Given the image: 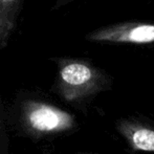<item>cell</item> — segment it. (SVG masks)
<instances>
[{
	"label": "cell",
	"instance_id": "obj_1",
	"mask_svg": "<svg viewBox=\"0 0 154 154\" xmlns=\"http://www.w3.org/2000/svg\"><path fill=\"white\" fill-rule=\"evenodd\" d=\"M57 78L53 90L67 105L87 113L88 107L100 93L110 90L112 77L88 59H56Z\"/></svg>",
	"mask_w": 154,
	"mask_h": 154
},
{
	"label": "cell",
	"instance_id": "obj_2",
	"mask_svg": "<svg viewBox=\"0 0 154 154\" xmlns=\"http://www.w3.org/2000/svg\"><path fill=\"white\" fill-rule=\"evenodd\" d=\"M5 119L17 134L32 140H51L77 129L72 114L41 97L19 99Z\"/></svg>",
	"mask_w": 154,
	"mask_h": 154
},
{
	"label": "cell",
	"instance_id": "obj_3",
	"mask_svg": "<svg viewBox=\"0 0 154 154\" xmlns=\"http://www.w3.org/2000/svg\"><path fill=\"white\" fill-rule=\"evenodd\" d=\"M86 40L95 44L154 48V21L127 20L111 23L88 32Z\"/></svg>",
	"mask_w": 154,
	"mask_h": 154
},
{
	"label": "cell",
	"instance_id": "obj_4",
	"mask_svg": "<svg viewBox=\"0 0 154 154\" xmlns=\"http://www.w3.org/2000/svg\"><path fill=\"white\" fill-rule=\"evenodd\" d=\"M116 129L134 151L154 153V121L143 114L120 118Z\"/></svg>",
	"mask_w": 154,
	"mask_h": 154
},
{
	"label": "cell",
	"instance_id": "obj_5",
	"mask_svg": "<svg viewBox=\"0 0 154 154\" xmlns=\"http://www.w3.org/2000/svg\"><path fill=\"white\" fill-rule=\"evenodd\" d=\"M22 0H0V49L8 43L17 23Z\"/></svg>",
	"mask_w": 154,
	"mask_h": 154
},
{
	"label": "cell",
	"instance_id": "obj_6",
	"mask_svg": "<svg viewBox=\"0 0 154 154\" xmlns=\"http://www.w3.org/2000/svg\"><path fill=\"white\" fill-rule=\"evenodd\" d=\"M5 123V114L0 106V154H10V137Z\"/></svg>",
	"mask_w": 154,
	"mask_h": 154
},
{
	"label": "cell",
	"instance_id": "obj_7",
	"mask_svg": "<svg viewBox=\"0 0 154 154\" xmlns=\"http://www.w3.org/2000/svg\"><path fill=\"white\" fill-rule=\"evenodd\" d=\"M72 1H75V0H57V4H56L55 8H60V6H63L67 3H70V2H72Z\"/></svg>",
	"mask_w": 154,
	"mask_h": 154
},
{
	"label": "cell",
	"instance_id": "obj_8",
	"mask_svg": "<svg viewBox=\"0 0 154 154\" xmlns=\"http://www.w3.org/2000/svg\"><path fill=\"white\" fill-rule=\"evenodd\" d=\"M72 154H94V153H91V152H75V153H72Z\"/></svg>",
	"mask_w": 154,
	"mask_h": 154
}]
</instances>
